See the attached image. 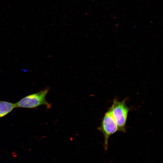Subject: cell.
<instances>
[{
    "label": "cell",
    "instance_id": "cell-1",
    "mask_svg": "<svg viewBox=\"0 0 163 163\" xmlns=\"http://www.w3.org/2000/svg\"><path fill=\"white\" fill-rule=\"evenodd\" d=\"M49 91V88H46L23 97L15 104L16 107L32 108L44 105L47 106V108H50L51 105L46 101V99Z\"/></svg>",
    "mask_w": 163,
    "mask_h": 163
},
{
    "label": "cell",
    "instance_id": "cell-2",
    "mask_svg": "<svg viewBox=\"0 0 163 163\" xmlns=\"http://www.w3.org/2000/svg\"><path fill=\"white\" fill-rule=\"evenodd\" d=\"M97 129L101 131L104 137L103 146L105 152H107L108 146V139L110 136L118 131L116 122L113 116L110 107L105 113L101 126Z\"/></svg>",
    "mask_w": 163,
    "mask_h": 163
},
{
    "label": "cell",
    "instance_id": "cell-3",
    "mask_svg": "<svg viewBox=\"0 0 163 163\" xmlns=\"http://www.w3.org/2000/svg\"><path fill=\"white\" fill-rule=\"evenodd\" d=\"M126 99L119 101L114 99L111 107L113 116L116 122L118 131L125 133L126 131V123L129 108L126 104Z\"/></svg>",
    "mask_w": 163,
    "mask_h": 163
},
{
    "label": "cell",
    "instance_id": "cell-4",
    "mask_svg": "<svg viewBox=\"0 0 163 163\" xmlns=\"http://www.w3.org/2000/svg\"><path fill=\"white\" fill-rule=\"evenodd\" d=\"M15 107V104L0 101V118L10 113Z\"/></svg>",
    "mask_w": 163,
    "mask_h": 163
}]
</instances>
